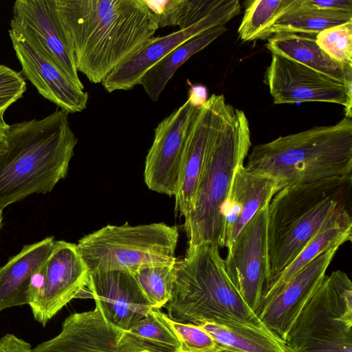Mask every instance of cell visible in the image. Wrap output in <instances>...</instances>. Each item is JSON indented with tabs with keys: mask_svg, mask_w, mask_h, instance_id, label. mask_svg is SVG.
<instances>
[{
	"mask_svg": "<svg viewBox=\"0 0 352 352\" xmlns=\"http://www.w3.org/2000/svg\"><path fill=\"white\" fill-rule=\"evenodd\" d=\"M75 67L102 83L158 29L144 0H54Z\"/></svg>",
	"mask_w": 352,
	"mask_h": 352,
	"instance_id": "cell-1",
	"label": "cell"
},
{
	"mask_svg": "<svg viewBox=\"0 0 352 352\" xmlns=\"http://www.w3.org/2000/svg\"><path fill=\"white\" fill-rule=\"evenodd\" d=\"M351 190L352 176L287 186L275 194L267 207L265 287L319 233L352 225Z\"/></svg>",
	"mask_w": 352,
	"mask_h": 352,
	"instance_id": "cell-2",
	"label": "cell"
},
{
	"mask_svg": "<svg viewBox=\"0 0 352 352\" xmlns=\"http://www.w3.org/2000/svg\"><path fill=\"white\" fill-rule=\"evenodd\" d=\"M60 109L10 125L0 144V209L34 193H47L67 174L78 143Z\"/></svg>",
	"mask_w": 352,
	"mask_h": 352,
	"instance_id": "cell-3",
	"label": "cell"
},
{
	"mask_svg": "<svg viewBox=\"0 0 352 352\" xmlns=\"http://www.w3.org/2000/svg\"><path fill=\"white\" fill-rule=\"evenodd\" d=\"M248 170L277 179L283 188L332 177L352 176V120L280 136L256 145Z\"/></svg>",
	"mask_w": 352,
	"mask_h": 352,
	"instance_id": "cell-4",
	"label": "cell"
},
{
	"mask_svg": "<svg viewBox=\"0 0 352 352\" xmlns=\"http://www.w3.org/2000/svg\"><path fill=\"white\" fill-rule=\"evenodd\" d=\"M219 247L200 245L177 261L167 316L186 324L265 326L229 278Z\"/></svg>",
	"mask_w": 352,
	"mask_h": 352,
	"instance_id": "cell-5",
	"label": "cell"
},
{
	"mask_svg": "<svg viewBox=\"0 0 352 352\" xmlns=\"http://www.w3.org/2000/svg\"><path fill=\"white\" fill-rule=\"evenodd\" d=\"M252 143L245 113L230 106L210 148L204 170L191 204L184 217L188 239L186 253L210 244L225 245L223 209L233 177L243 166Z\"/></svg>",
	"mask_w": 352,
	"mask_h": 352,
	"instance_id": "cell-6",
	"label": "cell"
},
{
	"mask_svg": "<svg viewBox=\"0 0 352 352\" xmlns=\"http://www.w3.org/2000/svg\"><path fill=\"white\" fill-rule=\"evenodd\" d=\"M179 239L176 226L164 223L107 225L85 235L76 244L89 272L124 270L176 260Z\"/></svg>",
	"mask_w": 352,
	"mask_h": 352,
	"instance_id": "cell-7",
	"label": "cell"
},
{
	"mask_svg": "<svg viewBox=\"0 0 352 352\" xmlns=\"http://www.w3.org/2000/svg\"><path fill=\"white\" fill-rule=\"evenodd\" d=\"M285 343L289 352H352V283L345 272L325 276Z\"/></svg>",
	"mask_w": 352,
	"mask_h": 352,
	"instance_id": "cell-8",
	"label": "cell"
},
{
	"mask_svg": "<svg viewBox=\"0 0 352 352\" xmlns=\"http://www.w3.org/2000/svg\"><path fill=\"white\" fill-rule=\"evenodd\" d=\"M33 352H173L107 322L100 311L67 316L53 338L32 348Z\"/></svg>",
	"mask_w": 352,
	"mask_h": 352,
	"instance_id": "cell-9",
	"label": "cell"
},
{
	"mask_svg": "<svg viewBox=\"0 0 352 352\" xmlns=\"http://www.w3.org/2000/svg\"><path fill=\"white\" fill-rule=\"evenodd\" d=\"M264 82L274 103L325 102L341 104L345 117H352V85L316 71L285 56L272 54Z\"/></svg>",
	"mask_w": 352,
	"mask_h": 352,
	"instance_id": "cell-10",
	"label": "cell"
},
{
	"mask_svg": "<svg viewBox=\"0 0 352 352\" xmlns=\"http://www.w3.org/2000/svg\"><path fill=\"white\" fill-rule=\"evenodd\" d=\"M89 278V269L76 244L56 241L45 264L41 285L29 305L34 319L45 327L73 299L91 298L85 289Z\"/></svg>",
	"mask_w": 352,
	"mask_h": 352,
	"instance_id": "cell-11",
	"label": "cell"
},
{
	"mask_svg": "<svg viewBox=\"0 0 352 352\" xmlns=\"http://www.w3.org/2000/svg\"><path fill=\"white\" fill-rule=\"evenodd\" d=\"M267 208L259 210L227 248L226 273L244 302L254 313L267 282Z\"/></svg>",
	"mask_w": 352,
	"mask_h": 352,
	"instance_id": "cell-12",
	"label": "cell"
},
{
	"mask_svg": "<svg viewBox=\"0 0 352 352\" xmlns=\"http://www.w3.org/2000/svg\"><path fill=\"white\" fill-rule=\"evenodd\" d=\"M197 108L188 98L155 127L144 170V182L150 190L175 196L186 138Z\"/></svg>",
	"mask_w": 352,
	"mask_h": 352,
	"instance_id": "cell-13",
	"label": "cell"
},
{
	"mask_svg": "<svg viewBox=\"0 0 352 352\" xmlns=\"http://www.w3.org/2000/svg\"><path fill=\"white\" fill-rule=\"evenodd\" d=\"M231 104L212 94L197 108L186 138L175 195V212L185 217L197 190L208 154Z\"/></svg>",
	"mask_w": 352,
	"mask_h": 352,
	"instance_id": "cell-14",
	"label": "cell"
},
{
	"mask_svg": "<svg viewBox=\"0 0 352 352\" xmlns=\"http://www.w3.org/2000/svg\"><path fill=\"white\" fill-rule=\"evenodd\" d=\"M241 12L238 0H224L217 9L192 25L169 34L153 37L123 61L102 82L109 93L129 90L140 85L143 75L163 57L191 38L212 28L225 26Z\"/></svg>",
	"mask_w": 352,
	"mask_h": 352,
	"instance_id": "cell-15",
	"label": "cell"
},
{
	"mask_svg": "<svg viewBox=\"0 0 352 352\" xmlns=\"http://www.w3.org/2000/svg\"><path fill=\"white\" fill-rule=\"evenodd\" d=\"M338 248L333 247L321 253L275 294L261 301L256 315L284 342L303 309L320 286Z\"/></svg>",
	"mask_w": 352,
	"mask_h": 352,
	"instance_id": "cell-16",
	"label": "cell"
},
{
	"mask_svg": "<svg viewBox=\"0 0 352 352\" xmlns=\"http://www.w3.org/2000/svg\"><path fill=\"white\" fill-rule=\"evenodd\" d=\"M8 33L22 74L43 97L68 113L86 109L87 91L77 87L36 43L12 29Z\"/></svg>",
	"mask_w": 352,
	"mask_h": 352,
	"instance_id": "cell-17",
	"label": "cell"
},
{
	"mask_svg": "<svg viewBox=\"0 0 352 352\" xmlns=\"http://www.w3.org/2000/svg\"><path fill=\"white\" fill-rule=\"evenodd\" d=\"M87 289L104 320L125 331L153 309L133 274L127 271L89 272Z\"/></svg>",
	"mask_w": 352,
	"mask_h": 352,
	"instance_id": "cell-18",
	"label": "cell"
},
{
	"mask_svg": "<svg viewBox=\"0 0 352 352\" xmlns=\"http://www.w3.org/2000/svg\"><path fill=\"white\" fill-rule=\"evenodd\" d=\"M10 28L36 43L78 88V76L54 5V0H16L13 5Z\"/></svg>",
	"mask_w": 352,
	"mask_h": 352,
	"instance_id": "cell-19",
	"label": "cell"
},
{
	"mask_svg": "<svg viewBox=\"0 0 352 352\" xmlns=\"http://www.w3.org/2000/svg\"><path fill=\"white\" fill-rule=\"evenodd\" d=\"M53 236L24 245L0 267V312L29 305L41 285L45 264L55 244Z\"/></svg>",
	"mask_w": 352,
	"mask_h": 352,
	"instance_id": "cell-20",
	"label": "cell"
},
{
	"mask_svg": "<svg viewBox=\"0 0 352 352\" xmlns=\"http://www.w3.org/2000/svg\"><path fill=\"white\" fill-rule=\"evenodd\" d=\"M282 188L280 182L271 176L248 170L244 166L237 170L223 209L224 247L231 244L259 210L268 207Z\"/></svg>",
	"mask_w": 352,
	"mask_h": 352,
	"instance_id": "cell-21",
	"label": "cell"
},
{
	"mask_svg": "<svg viewBox=\"0 0 352 352\" xmlns=\"http://www.w3.org/2000/svg\"><path fill=\"white\" fill-rule=\"evenodd\" d=\"M297 33H277L267 38V48L316 71L352 85V66L330 58L316 42V36Z\"/></svg>",
	"mask_w": 352,
	"mask_h": 352,
	"instance_id": "cell-22",
	"label": "cell"
},
{
	"mask_svg": "<svg viewBox=\"0 0 352 352\" xmlns=\"http://www.w3.org/2000/svg\"><path fill=\"white\" fill-rule=\"evenodd\" d=\"M226 31V26L206 30L183 43L153 65L140 81V85L142 86L149 98L157 102L180 66Z\"/></svg>",
	"mask_w": 352,
	"mask_h": 352,
	"instance_id": "cell-23",
	"label": "cell"
},
{
	"mask_svg": "<svg viewBox=\"0 0 352 352\" xmlns=\"http://www.w3.org/2000/svg\"><path fill=\"white\" fill-rule=\"evenodd\" d=\"M220 346L240 352H289L285 342L265 326L199 325Z\"/></svg>",
	"mask_w": 352,
	"mask_h": 352,
	"instance_id": "cell-24",
	"label": "cell"
},
{
	"mask_svg": "<svg viewBox=\"0 0 352 352\" xmlns=\"http://www.w3.org/2000/svg\"><path fill=\"white\" fill-rule=\"evenodd\" d=\"M352 21V12L333 11L310 7L299 0L268 30L265 38L277 33L316 35L320 32Z\"/></svg>",
	"mask_w": 352,
	"mask_h": 352,
	"instance_id": "cell-25",
	"label": "cell"
},
{
	"mask_svg": "<svg viewBox=\"0 0 352 352\" xmlns=\"http://www.w3.org/2000/svg\"><path fill=\"white\" fill-rule=\"evenodd\" d=\"M351 234L352 225L334 226L319 233L296 258L265 287L261 301L275 294L298 271L323 252L333 247L339 248L344 243L351 241Z\"/></svg>",
	"mask_w": 352,
	"mask_h": 352,
	"instance_id": "cell-26",
	"label": "cell"
},
{
	"mask_svg": "<svg viewBox=\"0 0 352 352\" xmlns=\"http://www.w3.org/2000/svg\"><path fill=\"white\" fill-rule=\"evenodd\" d=\"M155 15L158 28L186 29L220 7L224 0H144Z\"/></svg>",
	"mask_w": 352,
	"mask_h": 352,
	"instance_id": "cell-27",
	"label": "cell"
},
{
	"mask_svg": "<svg viewBox=\"0 0 352 352\" xmlns=\"http://www.w3.org/2000/svg\"><path fill=\"white\" fill-rule=\"evenodd\" d=\"M299 0L249 1L238 29L239 37L244 42L266 39L274 23L296 6Z\"/></svg>",
	"mask_w": 352,
	"mask_h": 352,
	"instance_id": "cell-28",
	"label": "cell"
},
{
	"mask_svg": "<svg viewBox=\"0 0 352 352\" xmlns=\"http://www.w3.org/2000/svg\"><path fill=\"white\" fill-rule=\"evenodd\" d=\"M177 260L144 266L131 272L153 309H160L169 301L174 285Z\"/></svg>",
	"mask_w": 352,
	"mask_h": 352,
	"instance_id": "cell-29",
	"label": "cell"
},
{
	"mask_svg": "<svg viewBox=\"0 0 352 352\" xmlns=\"http://www.w3.org/2000/svg\"><path fill=\"white\" fill-rule=\"evenodd\" d=\"M129 331L173 352H177L179 346L175 333L164 319V313L160 309H152Z\"/></svg>",
	"mask_w": 352,
	"mask_h": 352,
	"instance_id": "cell-30",
	"label": "cell"
},
{
	"mask_svg": "<svg viewBox=\"0 0 352 352\" xmlns=\"http://www.w3.org/2000/svg\"><path fill=\"white\" fill-rule=\"evenodd\" d=\"M316 42L333 60L352 66V21L320 32Z\"/></svg>",
	"mask_w": 352,
	"mask_h": 352,
	"instance_id": "cell-31",
	"label": "cell"
},
{
	"mask_svg": "<svg viewBox=\"0 0 352 352\" xmlns=\"http://www.w3.org/2000/svg\"><path fill=\"white\" fill-rule=\"evenodd\" d=\"M164 319L179 341L177 352H219L221 350V346L199 325L175 322L166 314Z\"/></svg>",
	"mask_w": 352,
	"mask_h": 352,
	"instance_id": "cell-32",
	"label": "cell"
},
{
	"mask_svg": "<svg viewBox=\"0 0 352 352\" xmlns=\"http://www.w3.org/2000/svg\"><path fill=\"white\" fill-rule=\"evenodd\" d=\"M26 82L21 73L0 65V124H8L3 119L7 109L17 101L26 91Z\"/></svg>",
	"mask_w": 352,
	"mask_h": 352,
	"instance_id": "cell-33",
	"label": "cell"
},
{
	"mask_svg": "<svg viewBox=\"0 0 352 352\" xmlns=\"http://www.w3.org/2000/svg\"><path fill=\"white\" fill-rule=\"evenodd\" d=\"M0 352H33L31 344L12 333L0 338Z\"/></svg>",
	"mask_w": 352,
	"mask_h": 352,
	"instance_id": "cell-34",
	"label": "cell"
},
{
	"mask_svg": "<svg viewBox=\"0 0 352 352\" xmlns=\"http://www.w3.org/2000/svg\"><path fill=\"white\" fill-rule=\"evenodd\" d=\"M312 8L333 11L352 12L351 0H303Z\"/></svg>",
	"mask_w": 352,
	"mask_h": 352,
	"instance_id": "cell-35",
	"label": "cell"
},
{
	"mask_svg": "<svg viewBox=\"0 0 352 352\" xmlns=\"http://www.w3.org/2000/svg\"><path fill=\"white\" fill-rule=\"evenodd\" d=\"M206 89L202 85H194L189 89L188 98L197 107L206 102Z\"/></svg>",
	"mask_w": 352,
	"mask_h": 352,
	"instance_id": "cell-36",
	"label": "cell"
},
{
	"mask_svg": "<svg viewBox=\"0 0 352 352\" xmlns=\"http://www.w3.org/2000/svg\"><path fill=\"white\" fill-rule=\"evenodd\" d=\"M8 126H9V124H6V125H1L0 124V144L3 141V140L6 135V130L8 129Z\"/></svg>",
	"mask_w": 352,
	"mask_h": 352,
	"instance_id": "cell-37",
	"label": "cell"
},
{
	"mask_svg": "<svg viewBox=\"0 0 352 352\" xmlns=\"http://www.w3.org/2000/svg\"><path fill=\"white\" fill-rule=\"evenodd\" d=\"M221 347H222L221 350L219 352H240V351H235V350L228 349L226 347H223V346H221Z\"/></svg>",
	"mask_w": 352,
	"mask_h": 352,
	"instance_id": "cell-38",
	"label": "cell"
},
{
	"mask_svg": "<svg viewBox=\"0 0 352 352\" xmlns=\"http://www.w3.org/2000/svg\"><path fill=\"white\" fill-rule=\"evenodd\" d=\"M2 219H3V210L0 209V228L1 226Z\"/></svg>",
	"mask_w": 352,
	"mask_h": 352,
	"instance_id": "cell-39",
	"label": "cell"
}]
</instances>
